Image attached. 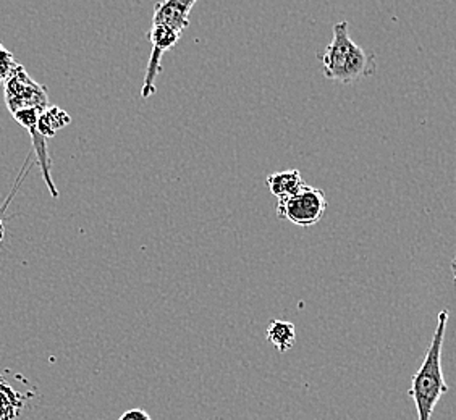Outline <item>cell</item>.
<instances>
[{
  "label": "cell",
  "instance_id": "6da1fadb",
  "mask_svg": "<svg viewBox=\"0 0 456 420\" xmlns=\"http://www.w3.org/2000/svg\"><path fill=\"white\" fill-rule=\"evenodd\" d=\"M448 312L442 311L437 317V327L430 340L429 348L422 360L421 368L412 376L410 398L414 401L418 420H432L436 406L444 394L448 393L447 382L442 368V350L447 332Z\"/></svg>",
  "mask_w": 456,
  "mask_h": 420
},
{
  "label": "cell",
  "instance_id": "7a4b0ae2",
  "mask_svg": "<svg viewBox=\"0 0 456 420\" xmlns=\"http://www.w3.org/2000/svg\"><path fill=\"white\" fill-rule=\"evenodd\" d=\"M317 57L324 67L325 78L342 85H351L358 79L368 78L378 70L376 55L366 52L351 39L348 21L335 23L330 44Z\"/></svg>",
  "mask_w": 456,
  "mask_h": 420
},
{
  "label": "cell",
  "instance_id": "3957f363",
  "mask_svg": "<svg viewBox=\"0 0 456 420\" xmlns=\"http://www.w3.org/2000/svg\"><path fill=\"white\" fill-rule=\"evenodd\" d=\"M327 198L322 190L305 184L298 193L277 202L279 219L289 220L298 227H313L324 219Z\"/></svg>",
  "mask_w": 456,
  "mask_h": 420
},
{
  "label": "cell",
  "instance_id": "277c9868",
  "mask_svg": "<svg viewBox=\"0 0 456 420\" xmlns=\"http://www.w3.org/2000/svg\"><path fill=\"white\" fill-rule=\"evenodd\" d=\"M4 86L5 104L9 107L10 114L25 109H39L45 112L49 107L47 89L43 85L36 83L35 79L28 75L25 67L20 63Z\"/></svg>",
  "mask_w": 456,
  "mask_h": 420
},
{
  "label": "cell",
  "instance_id": "5b68a950",
  "mask_svg": "<svg viewBox=\"0 0 456 420\" xmlns=\"http://www.w3.org/2000/svg\"><path fill=\"white\" fill-rule=\"evenodd\" d=\"M43 114V110L39 109H25V110H18L13 112V118L18 125H21L25 130H28L29 136H31V142H33V149H35L36 156H37V162L39 166L43 170V175H45V183L49 191L53 194V198H59V191L55 188V183L53 182V176H51V158H49V152H47V144H45V138L37 132V122H39V115Z\"/></svg>",
  "mask_w": 456,
  "mask_h": 420
},
{
  "label": "cell",
  "instance_id": "8992f818",
  "mask_svg": "<svg viewBox=\"0 0 456 420\" xmlns=\"http://www.w3.org/2000/svg\"><path fill=\"white\" fill-rule=\"evenodd\" d=\"M198 0H162L154 5L152 27L162 28L182 37L190 25V15Z\"/></svg>",
  "mask_w": 456,
  "mask_h": 420
},
{
  "label": "cell",
  "instance_id": "52a82bcc",
  "mask_svg": "<svg viewBox=\"0 0 456 420\" xmlns=\"http://www.w3.org/2000/svg\"><path fill=\"white\" fill-rule=\"evenodd\" d=\"M265 184L277 199H283L298 193L306 183L303 182L299 170H283L269 176L265 180Z\"/></svg>",
  "mask_w": 456,
  "mask_h": 420
},
{
  "label": "cell",
  "instance_id": "ba28073f",
  "mask_svg": "<svg viewBox=\"0 0 456 420\" xmlns=\"http://www.w3.org/2000/svg\"><path fill=\"white\" fill-rule=\"evenodd\" d=\"M28 398V394L18 393L13 386L0 378V420H17Z\"/></svg>",
  "mask_w": 456,
  "mask_h": 420
},
{
  "label": "cell",
  "instance_id": "9c48e42d",
  "mask_svg": "<svg viewBox=\"0 0 456 420\" xmlns=\"http://www.w3.org/2000/svg\"><path fill=\"white\" fill-rule=\"evenodd\" d=\"M265 338L279 352H289L297 342L295 325L287 320H273L265 330Z\"/></svg>",
  "mask_w": 456,
  "mask_h": 420
},
{
  "label": "cell",
  "instance_id": "30bf717a",
  "mask_svg": "<svg viewBox=\"0 0 456 420\" xmlns=\"http://www.w3.org/2000/svg\"><path fill=\"white\" fill-rule=\"evenodd\" d=\"M71 123L70 115L61 107L49 105L43 114L39 115L37 122V132L41 133L45 138H53L55 133L61 132V128L69 126Z\"/></svg>",
  "mask_w": 456,
  "mask_h": 420
},
{
  "label": "cell",
  "instance_id": "8fae6325",
  "mask_svg": "<svg viewBox=\"0 0 456 420\" xmlns=\"http://www.w3.org/2000/svg\"><path fill=\"white\" fill-rule=\"evenodd\" d=\"M17 67L18 61H15L13 53L0 43V85H5V81L10 78V75Z\"/></svg>",
  "mask_w": 456,
  "mask_h": 420
},
{
  "label": "cell",
  "instance_id": "7c38bea8",
  "mask_svg": "<svg viewBox=\"0 0 456 420\" xmlns=\"http://www.w3.org/2000/svg\"><path fill=\"white\" fill-rule=\"evenodd\" d=\"M118 420H152L151 419L150 414L144 411V409H130V411L123 412L122 416L118 417Z\"/></svg>",
  "mask_w": 456,
  "mask_h": 420
},
{
  "label": "cell",
  "instance_id": "4fadbf2b",
  "mask_svg": "<svg viewBox=\"0 0 456 420\" xmlns=\"http://www.w3.org/2000/svg\"><path fill=\"white\" fill-rule=\"evenodd\" d=\"M4 237H5V225H4V220L0 219V243L4 241Z\"/></svg>",
  "mask_w": 456,
  "mask_h": 420
},
{
  "label": "cell",
  "instance_id": "5bb4252c",
  "mask_svg": "<svg viewBox=\"0 0 456 420\" xmlns=\"http://www.w3.org/2000/svg\"><path fill=\"white\" fill-rule=\"evenodd\" d=\"M452 271H453V281H455L456 287V257L453 259V262H452Z\"/></svg>",
  "mask_w": 456,
  "mask_h": 420
}]
</instances>
